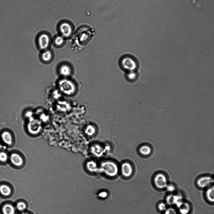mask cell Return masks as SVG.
Segmentation results:
<instances>
[{
	"mask_svg": "<svg viewBox=\"0 0 214 214\" xmlns=\"http://www.w3.org/2000/svg\"><path fill=\"white\" fill-rule=\"evenodd\" d=\"M59 87L62 92L67 94H71L75 91V85L70 80H61L59 83Z\"/></svg>",
	"mask_w": 214,
	"mask_h": 214,
	"instance_id": "obj_1",
	"label": "cell"
},
{
	"mask_svg": "<svg viewBox=\"0 0 214 214\" xmlns=\"http://www.w3.org/2000/svg\"><path fill=\"white\" fill-rule=\"evenodd\" d=\"M154 183L158 189H162L166 188L168 186V181L165 174L159 172L156 174L154 177Z\"/></svg>",
	"mask_w": 214,
	"mask_h": 214,
	"instance_id": "obj_2",
	"label": "cell"
},
{
	"mask_svg": "<svg viewBox=\"0 0 214 214\" xmlns=\"http://www.w3.org/2000/svg\"><path fill=\"white\" fill-rule=\"evenodd\" d=\"M213 182V179L209 176L200 177L197 180V185L201 188H204L210 185Z\"/></svg>",
	"mask_w": 214,
	"mask_h": 214,
	"instance_id": "obj_3",
	"label": "cell"
},
{
	"mask_svg": "<svg viewBox=\"0 0 214 214\" xmlns=\"http://www.w3.org/2000/svg\"><path fill=\"white\" fill-rule=\"evenodd\" d=\"M50 41L49 37L46 34H42L39 37L38 44L39 47L42 49L47 48L49 45Z\"/></svg>",
	"mask_w": 214,
	"mask_h": 214,
	"instance_id": "obj_4",
	"label": "cell"
},
{
	"mask_svg": "<svg viewBox=\"0 0 214 214\" xmlns=\"http://www.w3.org/2000/svg\"><path fill=\"white\" fill-rule=\"evenodd\" d=\"M60 30L61 34L65 37L70 36L72 32V27L67 22L61 24L60 26Z\"/></svg>",
	"mask_w": 214,
	"mask_h": 214,
	"instance_id": "obj_5",
	"label": "cell"
},
{
	"mask_svg": "<svg viewBox=\"0 0 214 214\" xmlns=\"http://www.w3.org/2000/svg\"><path fill=\"white\" fill-rule=\"evenodd\" d=\"M121 174L125 178L130 177L133 173V169L129 163H123L121 167Z\"/></svg>",
	"mask_w": 214,
	"mask_h": 214,
	"instance_id": "obj_6",
	"label": "cell"
},
{
	"mask_svg": "<svg viewBox=\"0 0 214 214\" xmlns=\"http://www.w3.org/2000/svg\"><path fill=\"white\" fill-rule=\"evenodd\" d=\"M10 159L12 163L16 166H21L23 163V160L22 157L16 153H12L10 156Z\"/></svg>",
	"mask_w": 214,
	"mask_h": 214,
	"instance_id": "obj_7",
	"label": "cell"
},
{
	"mask_svg": "<svg viewBox=\"0 0 214 214\" xmlns=\"http://www.w3.org/2000/svg\"><path fill=\"white\" fill-rule=\"evenodd\" d=\"M104 172L108 176L113 177L116 175L117 173V169L115 166L106 165L103 168Z\"/></svg>",
	"mask_w": 214,
	"mask_h": 214,
	"instance_id": "obj_8",
	"label": "cell"
},
{
	"mask_svg": "<svg viewBox=\"0 0 214 214\" xmlns=\"http://www.w3.org/2000/svg\"><path fill=\"white\" fill-rule=\"evenodd\" d=\"M1 137L3 141L7 145L10 146L12 144L13 142V137L9 131H3L1 134Z\"/></svg>",
	"mask_w": 214,
	"mask_h": 214,
	"instance_id": "obj_9",
	"label": "cell"
},
{
	"mask_svg": "<svg viewBox=\"0 0 214 214\" xmlns=\"http://www.w3.org/2000/svg\"><path fill=\"white\" fill-rule=\"evenodd\" d=\"M153 149L151 146L148 144L142 145L140 148L139 151L143 156H148L150 155L152 152Z\"/></svg>",
	"mask_w": 214,
	"mask_h": 214,
	"instance_id": "obj_10",
	"label": "cell"
},
{
	"mask_svg": "<svg viewBox=\"0 0 214 214\" xmlns=\"http://www.w3.org/2000/svg\"><path fill=\"white\" fill-rule=\"evenodd\" d=\"M214 188L213 186L209 187L206 192V196L207 200L210 202L214 201Z\"/></svg>",
	"mask_w": 214,
	"mask_h": 214,
	"instance_id": "obj_11",
	"label": "cell"
},
{
	"mask_svg": "<svg viewBox=\"0 0 214 214\" xmlns=\"http://www.w3.org/2000/svg\"><path fill=\"white\" fill-rule=\"evenodd\" d=\"M3 211L4 214H14L15 210L12 205L7 204L3 206Z\"/></svg>",
	"mask_w": 214,
	"mask_h": 214,
	"instance_id": "obj_12",
	"label": "cell"
},
{
	"mask_svg": "<svg viewBox=\"0 0 214 214\" xmlns=\"http://www.w3.org/2000/svg\"><path fill=\"white\" fill-rule=\"evenodd\" d=\"M60 73L63 76H69L71 73V69L68 65L64 64L61 66L60 68Z\"/></svg>",
	"mask_w": 214,
	"mask_h": 214,
	"instance_id": "obj_13",
	"label": "cell"
},
{
	"mask_svg": "<svg viewBox=\"0 0 214 214\" xmlns=\"http://www.w3.org/2000/svg\"><path fill=\"white\" fill-rule=\"evenodd\" d=\"M180 212L181 214H187L190 211V207L188 204L182 202L178 207Z\"/></svg>",
	"mask_w": 214,
	"mask_h": 214,
	"instance_id": "obj_14",
	"label": "cell"
},
{
	"mask_svg": "<svg viewBox=\"0 0 214 214\" xmlns=\"http://www.w3.org/2000/svg\"><path fill=\"white\" fill-rule=\"evenodd\" d=\"M0 192L3 195L7 196L10 194L11 190L9 186L3 185L0 186Z\"/></svg>",
	"mask_w": 214,
	"mask_h": 214,
	"instance_id": "obj_15",
	"label": "cell"
},
{
	"mask_svg": "<svg viewBox=\"0 0 214 214\" xmlns=\"http://www.w3.org/2000/svg\"><path fill=\"white\" fill-rule=\"evenodd\" d=\"M43 60L45 62L50 61L52 57L51 52L49 51H46L44 52L42 55Z\"/></svg>",
	"mask_w": 214,
	"mask_h": 214,
	"instance_id": "obj_16",
	"label": "cell"
},
{
	"mask_svg": "<svg viewBox=\"0 0 214 214\" xmlns=\"http://www.w3.org/2000/svg\"><path fill=\"white\" fill-rule=\"evenodd\" d=\"M8 158L7 154L4 151L0 152V161L5 162L7 161Z\"/></svg>",
	"mask_w": 214,
	"mask_h": 214,
	"instance_id": "obj_17",
	"label": "cell"
},
{
	"mask_svg": "<svg viewBox=\"0 0 214 214\" xmlns=\"http://www.w3.org/2000/svg\"><path fill=\"white\" fill-rule=\"evenodd\" d=\"M64 41L63 37L61 36H58L55 38V42L56 45H60L63 44Z\"/></svg>",
	"mask_w": 214,
	"mask_h": 214,
	"instance_id": "obj_18",
	"label": "cell"
},
{
	"mask_svg": "<svg viewBox=\"0 0 214 214\" xmlns=\"http://www.w3.org/2000/svg\"><path fill=\"white\" fill-rule=\"evenodd\" d=\"M16 207L19 211H23L26 209V205L23 202H19L17 204Z\"/></svg>",
	"mask_w": 214,
	"mask_h": 214,
	"instance_id": "obj_19",
	"label": "cell"
},
{
	"mask_svg": "<svg viewBox=\"0 0 214 214\" xmlns=\"http://www.w3.org/2000/svg\"><path fill=\"white\" fill-rule=\"evenodd\" d=\"M164 214H177L176 210L171 207L166 209L164 211Z\"/></svg>",
	"mask_w": 214,
	"mask_h": 214,
	"instance_id": "obj_20",
	"label": "cell"
},
{
	"mask_svg": "<svg viewBox=\"0 0 214 214\" xmlns=\"http://www.w3.org/2000/svg\"><path fill=\"white\" fill-rule=\"evenodd\" d=\"M166 201L169 205L174 204V195H170L168 196L166 198Z\"/></svg>",
	"mask_w": 214,
	"mask_h": 214,
	"instance_id": "obj_21",
	"label": "cell"
},
{
	"mask_svg": "<svg viewBox=\"0 0 214 214\" xmlns=\"http://www.w3.org/2000/svg\"><path fill=\"white\" fill-rule=\"evenodd\" d=\"M158 208L161 211H165L167 209L166 204L164 202H161L159 204Z\"/></svg>",
	"mask_w": 214,
	"mask_h": 214,
	"instance_id": "obj_22",
	"label": "cell"
},
{
	"mask_svg": "<svg viewBox=\"0 0 214 214\" xmlns=\"http://www.w3.org/2000/svg\"><path fill=\"white\" fill-rule=\"evenodd\" d=\"M107 193L105 191H102L99 194V196L102 198H105L107 196Z\"/></svg>",
	"mask_w": 214,
	"mask_h": 214,
	"instance_id": "obj_23",
	"label": "cell"
},
{
	"mask_svg": "<svg viewBox=\"0 0 214 214\" xmlns=\"http://www.w3.org/2000/svg\"><path fill=\"white\" fill-rule=\"evenodd\" d=\"M168 186H167V187ZM174 187L172 185H170L168 186V190L170 191H173L174 190Z\"/></svg>",
	"mask_w": 214,
	"mask_h": 214,
	"instance_id": "obj_24",
	"label": "cell"
},
{
	"mask_svg": "<svg viewBox=\"0 0 214 214\" xmlns=\"http://www.w3.org/2000/svg\"><path fill=\"white\" fill-rule=\"evenodd\" d=\"M22 214H29L27 213H22Z\"/></svg>",
	"mask_w": 214,
	"mask_h": 214,
	"instance_id": "obj_25",
	"label": "cell"
},
{
	"mask_svg": "<svg viewBox=\"0 0 214 214\" xmlns=\"http://www.w3.org/2000/svg\"><path fill=\"white\" fill-rule=\"evenodd\" d=\"M1 147H2V145H1V144L0 142V148Z\"/></svg>",
	"mask_w": 214,
	"mask_h": 214,
	"instance_id": "obj_26",
	"label": "cell"
}]
</instances>
